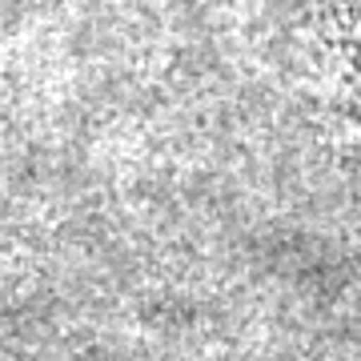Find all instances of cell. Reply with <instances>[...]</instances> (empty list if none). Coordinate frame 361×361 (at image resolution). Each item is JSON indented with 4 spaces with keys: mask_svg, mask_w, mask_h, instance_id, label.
I'll return each instance as SVG.
<instances>
[{
    "mask_svg": "<svg viewBox=\"0 0 361 361\" xmlns=\"http://www.w3.org/2000/svg\"><path fill=\"white\" fill-rule=\"evenodd\" d=\"M249 56L297 104L361 137V0H225Z\"/></svg>",
    "mask_w": 361,
    "mask_h": 361,
    "instance_id": "1",
    "label": "cell"
}]
</instances>
